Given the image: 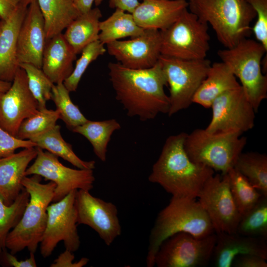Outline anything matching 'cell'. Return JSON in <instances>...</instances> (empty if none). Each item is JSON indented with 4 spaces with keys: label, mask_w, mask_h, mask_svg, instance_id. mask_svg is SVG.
<instances>
[{
    "label": "cell",
    "mask_w": 267,
    "mask_h": 267,
    "mask_svg": "<svg viewBox=\"0 0 267 267\" xmlns=\"http://www.w3.org/2000/svg\"><path fill=\"white\" fill-rule=\"evenodd\" d=\"M108 68L116 99L128 116L146 121L168 113L170 100L164 91L167 82L159 61L147 69H130L118 62H110Z\"/></svg>",
    "instance_id": "cell-1"
},
{
    "label": "cell",
    "mask_w": 267,
    "mask_h": 267,
    "mask_svg": "<svg viewBox=\"0 0 267 267\" xmlns=\"http://www.w3.org/2000/svg\"><path fill=\"white\" fill-rule=\"evenodd\" d=\"M186 134L182 132L166 139L148 180L172 196L196 199L214 170L190 159L184 148Z\"/></svg>",
    "instance_id": "cell-2"
},
{
    "label": "cell",
    "mask_w": 267,
    "mask_h": 267,
    "mask_svg": "<svg viewBox=\"0 0 267 267\" xmlns=\"http://www.w3.org/2000/svg\"><path fill=\"white\" fill-rule=\"evenodd\" d=\"M180 232L202 238L215 233L211 220L199 201L174 196L158 214L152 228L146 259L147 267L154 266L156 253L162 242Z\"/></svg>",
    "instance_id": "cell-3"
},
{
    "label": "cell",
    "mask_w": 267,
    "mask_h": 267,
    "mask_svg": "<svg viewBox=\"0 0 267 267\" xmlns=\"http://www.w3.org/2000/svg\"><path fill=\"white\" fill-rule=\"evenodd\" d=\"M42 177L33 175L25 176L22 184L29 194L28 203L16 225L9 232L5 247L15 254L27 248L35 253L45 229L47 208L52 202L55 184L52 181L42 183Z\"/></svg>",
    "instance_id": "cell-4"
},
{
    "label": "cell",
    "mask_w": 267,
    "mask_h": 267,
    "mask_svg": "<svg viewBox=\"0 0 267 267\" xmlns=\"http://www.w3.org/2000/svg\"><path fill=\"white\" fill-rule=\"evenodd\" d=\"M191 12L210 24L219 41L231 48L246 39L256 15L246 0H188Z\"/></svg>",
    "instance_id": "cell-5"
},
{
    "label": "cell",
    "mask_w": 267,
    "mask_h": 267,
    "mask_svg": "<svg viewBox=\"0 0 267 267\" xmlns=\"http://www.w3.org/2000/svg\"><path fill=\"white\" fill-rule=\"evenodd\" d=\"M267 50L259 42L247 38L231 48L219 50L218 55L240 83L256 112L267 97V76L262 61Z\"/></svg>",
    "instance_id": "cell-6"
},
{
    "label": "cell",
    "mask_w": 267,
    "mask_h": 267,
    "mask_svg": "<svg viewBox=\"0 0 267 267\" xmlns=\"http://www.w3.org/2000/svg\"><path fill=\"white\" fill-rule=\"evenodd\" d=\"M241 135L234 132L211 134L197 129L186 134L184 148L193 162L224 175L233 168L246 146L247 138Z\"/></svg>",
    "instance_id": "cell-7"
},
{
    "label": "cell",
    "mask_w": 267,
    "mask_h": 267,
    "mask_svg": "<svg viewBox=\"0 0 267 267\" xmlns=\"http://www.w3.org/2000/svg\"><path fill=\"white\" fill-rule=\"evenodd\" d=\"M208 25L186 8L171 26L160 31L161 55L185 60L206 58L210 49Z\"/></svg>",
    "instance_id": "cell-8"
},
{
    "label": "cell",
    "mask_w": 267,
    "mask_h": 267,
    "mask_svg": "<svg viewBox=\"0 0 267 267\" xmlns=\"http://www.w3.org/2000/svg\"><path fill=\"white\" fill-rule=\"evenodd\" d=\"M159 62L169 87V117L187 108L211 65L206 58L185 60L161 55Z\"/></svg>",
    "instance_id": "cell-9"
},
{
    "label": "cell",
    "mask_w": 267,
    "mask_h": 267,
    "mask_svg": "<svg viewBox=\"0 0 267 267\" xmlns=\"http://www.w3.org/2000/svg\"><path fill=\"white\" fill-rule=\"evenodd\" d=\"M216 233L202 237L180 232L164 240L154 258L157 267H199L211 260L216 242Z\"/></svg>",
    "instance_id": "cell-10"
},
{
    "label": "cell",
    "mask_w": 267,
    "mask_h": 267,
    "mask_svg": "<svg viewBox=\"0 0 267 267\" xmlns=\"http://www.w3.org/2000/svg\"><path fill=\"white\" fill-rule=\"evenodd\" d=\"M77 190L71 191L63 199L49 204L47 208L46 227L40 243L41 254L44 258L51 255L60 241L63 242L65 249L73 252L80 247L75 205Z\"/></svg>",
    "instance_id": "cell-11"
},
{
    "label": "cell",
    "mask_w": 267,
    "mask_h": 267,
    "mask_svg": "<svg viewBox=\"0 0 267 267\" xmlns=\"http://www.w3.org/2000/svg\"><path fill=\"white\" fill-rule=\"evenodd\" d=\"M36 147L37 156L27 169L25 176L39 175L55 183L53 202L60 201L72 190L90 191L93 188L95 181L93 170L67 167L60 162L57 156Z\"/></svg>",
    "instance_id": "cell-12"
},
{
    "label": "cell",
    "mask_w": 267,
    "mask_h": 267,
    "mask_svg": "<svg viewBox=\"0 0 267 267\" xmlns=\"http://www.w3.org/2000/svg\"><path fill=\"white\" fill-rule=\"evenodd\" d=\"M211 107L212 119L205 129L209 133L242 134L254 126L256 111L241 86L221 94Z\"/></svg>",
    "instance_id": "cell-13"
},
{
    "label": "cell",
    "mask_w": 267,
    "mask_h": 267,
    "mask_svg": "<svg viewBox=\"0 0 267 267\" xmlns=\"http://www.w3.org/2000/svg\"><path fill=\"white\" fill-rule=\"evenodd\" d=\"M198 198L211 220L215 233H236L241 216L231 195L227 174L214 175L210 177L203 185Z\"/></svg>",
    "instance_id": "cell-14"
},
{
    "label": "cell",
    "mask_w": 267,
    "mask_h": 267,
    "mask_svg": "<svg viewBox=\"0 0 267 267\" xmlns=\"http://www.w3.org/2000/svg\"><path fill=\"white\" fill-rule=\"evenodd\" d=\"M75 205L77 223L93 229L107 246L121 234L122 228L115 205L92 195L89 191L79 189Z\"/></svg>",
    "instance_id": "cell-15"
},
{
    "label": "cell",
    "mask_w": 267,
    "mask_h": 267,
    "mask_svg": "<svg viewBox=\"0 0 267 267\" xmlns=\"http://www.w3.org/2000/svg\"><path fill=\"white\" fill-rule=\"evenodd\" d=\"M39 110L38 103L28 88L26 73L19 67L10 88L0 92V126L16 136L23 121Z\"/></svg>",
    "instance_id": "cell-16"
},
{
    "label": "cell",
    "mask_w": 267,
    "mask_h": 267,
    "mask_svg": "<svg viewBox=\"0 0 267 267\" xmlns=\"http://www.w3.org/2000/svg\"><path fill=\"white\" fill-rule=\"evenodd\" d=\"M106 45L108 54L128 68L143 69L156 64L161 56L160 31L145 29L139 36Z\"/></svg>",
    "instance_id": "cell-17"
},
{
    "label": "cell",
    "mask_w": 267,
    "mask_h": 267,
    "mask_svg": "<svg viewBox=\"0 0 267 267\" xmlns=\"http://www.w3.org/2000/svg\"><path fill=\"white\" fill-rule=\"evenodd\" d=\"M46 41L44 20L37 0L27 7L17 38V58L20 64L29 63L40 68Z\"/></svg>",
    "instance_id": "cell-18"
},
{
    "label": "cell",
    "mask_w": 267,
    "mask_h": 267,
    "mask_svg": "<svg viewBox=\"0 0 267 267\" xmlns=\"http://www.w3.org/2000/svg\"><path fill=\"white\" fill-rule=\"evenodd\" d=\"M216 242L211 260L217 267H230L234 259L245 254L255 255L267 260V239L237 233H216Z\"/></svg>",
    "instance_id": "cell-19"
},
{
    "label": "cell",
    "mask_w": 267,
    "mask_h": 267,
    "mask_svg": "<svg viewBox=\"0 0 267 267\" xmlns=\"http://www.w3.org/2000/svg\"><path fill=\"white\" fill-rule=\"evenodd\" d=\"M37 155L35 146L0 158V198L5 205L12 204L24 189L22 179L30 163Z\"/></svg>",
    "instance_id": "cell-20"
},
{
    "label": "cell",
    "mask_w": 267,
    "mask_h": 267,
    "mask_svg": "<svg viewBox=\"0 0 267 267\" xmlns=\"http://www.w3.org/2000/svg\"><path fill=\"white\" fill-rule=\"evenodd\" d=\"M132 13L143 29L163 31L171 26L187 8L186 0H141Z\"/></svg>",
    "instance_id": "cell-21"
},
{
    "label": "cell",
    "mask_w": 267,
    "mask_h": 267,
    "mask_svg": "<svg viewBox=\"0 0 267 267\" xmlns=\"http://www.w3.org/2000/svg\"><path fill=\"white\" fill-rule=\"evenodd\" d=\"M27 7L20 4L0 28V80L12 82L19 68L17 38Z\"/></svg>",
    "instance_id": "cell-22"
},
{
    "label": "cell",
    "mask_w": 267,
    "mask_h": 267,
    "mask_svg": "<svg viewBox=\"0 0 267 267\" xmlns=\"http://www.w3.org/2000/svg\"><path fill=\"white\" fill-rule=\"evenodd\" d=\"M76 56L63 34H58L46 40L41 69L54 84L63 83L73 70Z\"/></svg>",
    "instance_id": "cell-23"
},
{
    "label": "cell",
    "mask_w": 267,
    "mask_h": 267,
    "mask_svg": "<svg viewBox=\"0 0 267 267\" xmlns=\"http://www.w3.org/2000/svg\"><path fill=\"white\" fill-rule=\"evenodd\" d=\"M240 86L225 63L215 62L211 64L205 79L194 94L192 103L209 108L221 94Z\"/></svg>",
    "instance_id": "cell-24"
},
{
    "label": "cell",
    "mask_w": 267,
    "mask_h": 267,
    "mask_svg": "<svg viewBox=\"0 0 267 267\" xmlns=\"http://www.w3.org/2000/svg\"><path fill=\"white\" fill-rule=\"evenodd\" d=\"M102 16L101 10L96 6L81 14L66 28L64 37L76 54L98 40Z\"/></svg>",
    "instance_id": "cell-25"
},
{
    "label": "cell",
    "mask_w": 267,
    "mask_h": 267,
    "mask_svg": "<svg viewBox=\"0 0 267 267\" xmlns=\"http://www.w3.org/2000/svg\"><path fill=\"white\" fill-rule=\"evenodd\" d=\"M42 14L46 40L62 33L81 13L72 0H36Z\"/></svg>",
    "instance_id": "cell-26"
},
{
    "label": "cell",
    "mask_w": 267,
    "mask_h": 267,
    "mask_svg": "<svg viewBox=\"0 0 267 267\" xmlns=\"http://www.w3.org/2000/svg\"><path fill=\"white\" fill-rule=\"evenodd\" d=\"M30 140L36 144V147L62 158L78 169L93 170L95 167L94 161L83 160L75 154L72 145L62 137L60 127L58 125Z\"/></svg>",
    "instance_id": "cell-27"
},
{
    "label": "cell",
    "mask_w": 267,
    "mask_h": 267,
    "mask_svg": "<svg viewBox=\"0 0 267 267\" xmlns=\"http://www.w3.org/2000/svg\"><path fill=\"white\" fill-rule=\"evenodd\" d=\"M99 28L98 40L104 45L125 38L139 36L145 30L137 24L132 13L119 9L100 21Z\"/></svg>",
    "instance_id": "cell-28"
},
{
    "label": "cell",
    "mask_w": 267,
    "mask_h": 267,
    "mask_svg": "<svg viewBox=\"0 0 267 267\" xmlns=\"http://www.w3.org/2000/svg\"><path fill=\"white\" fill-rule=\"evenodd\" d=\"M121 128L120 124L115 119L99 121L88 120L72 131L87 138L91 144L97 157L102 162H105L107 147L111 136Z\"/></svg>",
    "instance_id": "cell-29"
},
{
    "label": "cell",
    "mask_w": 267,
    "mask_h": 267,
    "mask_svg": "<svg viewBox=\"0 0 267 267\" xmlns=\"http://www.w3.org/2000/svg\"><path fill=\"white\" fill-rule=\"evenodd\" d=\"M233 168L243 175L263 195L267 197V156L266 154L242 152Z\"/></svg>",
    "instance_id": "cell-30"
},
{
    "label": "cell",
    "mask_w": 267,
    "mask_h": 267,
    "mask_svg": "<svg viewBox=\"0 0 267 267\" xmlns=\"http://www.w3.org/2000/svg\"><path fill=\"white\" fill-rule=\"evenodd\" d=\"M227 174L231 195L242 216L255 206L264 195L234 168H231Z\"/></svg>",
    "instance_id": "cell-31"
},
{
    "label": "cell",
    "mask_w": 267,
    "mask_h": 267,
    "mask_svg": "<svg viewBox=\"0 0 267 267\" xmlns=\"http://www.w3.org/2000/svg\"><path fill=\"white\" fill-rule=\"evenodd\" d=\"M236 233L267 240V197L262 196L255 206L241 216Z\"/></svg>",
    "instance_id": "cell-32"
},
{
    "label": "cell",
    "mask_w": 267,
    "mask_h": 267,
    "mask_svg": "<svg viewBox=\"0 0 267 267\" xmlns=\"http://www.w3.org/2000/svg\"><path fill=\"white\" fill-rule=\"evenodd\" d=\"M69 93L63 83L54 84L52 89L51 99L59 112L60 119L69 129L72 130L88 120L79 107L73 102Z\"/></svg>",
    "instance_id": "cell-33"
},
{
    "label": "cell",
    "mask_w": 267,
    "mask_h": 267,
    "mask_svg": "<svg viewBox=\"0 0 267 267\" xmlns=\"http://www.w3.org/2000/svg\"><path fill=\"white\" fill-rule=\"evenodd\" d=\"M29 199V194L25 189L10 205H5L0 198V254L6 249L7 237L19 222Z\"/></svg>",
    "instance_id": "cell-34"
},
{
    "label": "cell",
    "mask_w": 267,
    "mask_h": 267,
    "mask_svg": "<svg viewBox=\"0 0 267 267\" xmlns=\"http://www.w3.org/2000/svg\"><path fill=\"white\" fill-rule=\"evenodd\" d=\"M59 119V112L56 109L46 108L39 109L35 114L23 121L16 137L21 139L30 140L54 127Z\"/></svg>",
    "instance_id": "cell-35"
},
{
    "label": "cell",
    "mask_w": 267,
    "mask_h": 267,
    "mask_svg": "<svg viewBox=\"0 0 267 267\" xmlns=\"http://www.w3.org/2000/svg\"><path fill=\"white\" fill-rule=\"evenodd\" d=\"M19 66L26 73L28 88L37 101L39 109L46 108L47 101L51 99L54 84L41 68L29 63H21Z\"/></svg>",
    "instance_id": "cell-36"
},
{
    "label": "cell",
    "mask_w": 267,
    "mask_h": 267,
    "mask_svg": "<svg viewBox=\"0 0 267 267\" xmlns=\"http://www.w3.org/2000/svg\"><path fill=\"white\" fill-rule=\"evenodd\" d=\"M106 51L105 45L99 40L89 44L83 49L71 74L63 82L70 92L77 90L80 80L89 66Z\"/></svg>",
    "instance_id": "cell-37"
},
{
    "label": "cell",
    "mask_w": 267,
    "mask_h": 267,
    "mask_svg": "<svg viewBox=\"0 0 267 267\" xmlns=\"http://www.w3.org/2000/svg\"><path fill=\"white\" fill-rule=\"evenodd\" d=\"M255 11L256 21L252 29L258 42L267 50V0H246Z\"/></svg>",
    "instance_id": "cell-38"
},
{
    "label": "cell",
    "mask_w": 267,
    "mask_h": 267,
    "mask_svg": "<svg viewBox=\"0 0 267 267\" xmlns=\"http://www.w3.org/2000/svg\"><path fill=\"white\" fill-rule=\"evenodd\" d=\"M36 146L30 140H23L14 136L0 126V158L9 156L18 148Z\"/></svg>",
    "instance_id": "cell-39"
},
{
    "label": "cell",
    "mask_w": 267,
    "mask_h": 267,
    "mask_svg": "<svg viewBox=\"0 0 267 267\" xmlns=\"http://www.w3.org/2000/svg\"><path fill=\"white\" fill-rule=\"evenodd\" d=\"M30 257L25 260H18L14 255L7 251L6 248L0 254V264L10 267H36L37 266L35 253L30 252Z\"/></svg>",
    "instance_id": "cell-40"
},
{
    "label": "cell",
    "mask_w": 267,
    "mask_h": 267,
    "mask_svg": "<svg viewBox=\"0 0 267 267\" xmlns=\"http://www.w3.org/2000/svg\"><path fill=\"white\" fill-rule=\"evenodd\" d=\"M75 256L73 252L65 249L54 261L50 267H83L89 262V259L86 257L82 258L79 261L73 262Z\"/></svg>",
    "instance_id": "cell-41"
},
{
    "label": "cell",
    "mask_w": 267,
    "mask_h": 267,
    "mask_svg": "<svg viewBox=\"0 0 267 267\" xmlns=\"http://www.w3.org/2000/svg\"><path fill=\"white\" fill-rule=\"evenodd\" d=\"M267 260L255 255H240L234 259L232 266L235 267H267Z\"/></svg>",
    "instance_id": "cell-42"
},
{
    "label": "cell",
    "mask_w": 267,
    "mask_h": 267,
    "mask_svg": "<svg viewBox=\"0 0 267 267\" xmlns=\"http://www.w3.org/2000/svg\"><path fill=\"white\" fill-rule=\"evenodd\" d=\"M139 3L138 0H110L109 5L132 14Z\"/></svg>",
    "instance_id": "cell-43"
},
{
    "label": "cell",
    "mask_w": 267,
    "mask_h": 267,
    "mask_svg": "<svg viewBox=\"0 0 267 267\" xmlns=\"http://www.w3.org/2000/svg\"><path fill=\"white\" fill-rule=\"evenodd\" d=\"M20 4V0H0V18L7 19Z\"/></svg>",
    "instance_id": "cell-44"
},
{
    "label": "cell",
    "mask_w": 267,
    "mask_h": 267,
    "mask_svg": "<svg viewBox=\"0 0 267 267\" xmlns=\"http://www.w3.org/2000/svg\"><path fill=\"white\" fill-rule=\"evenodd\" d=\"M81 14L86 13L92 8L94 0H72Z\"/></svg>",
    "instance_id": "cell-45"
},
{
    "label": "cell",
    "mask_w": 267,
    "mask_h": 267,
    "mask_svg": "<svg viewBox=\"0 0 267 267\" xmlns=\"http://www.w3.org/2000/svg\"><path fill=\"white\" fill-rule=\"evenodd\" d=\"M12 82L0 80V92L6 91L10 88Z\"/></svg>",
    "instance_id": "cell-46"
},
{
    "label": "cell",
    "mask_w": 267,
    "mask_h": 267,
    "mask_svg": "<svg viewBox=\"0 0 267 267\" xmlns=\"http://www.w3.org/2000/svg\"><path fill=\"white\" fill-rule=\"evenodd\" d=\"M34 0H20V4L24 6L28 7Z\"/></svg>",
    "instance_id": "cell-47"
},
{
    "label": "cell",
    "mask_w": 267,
    "mask_h": 267,
    "mask_svg": "<svg viewBox=\"0 0 267 267\" xmlns=\"http://www.w3.org/2000/svg\"><path fill=\"white\" fill-rule=\"evenodd\" d=\"M103 0H94V3L95 4V5L96 6H98V5H99L102 3Z\"/></svg>",
    "instance_id": "cell-48"
},
{
    "label": "cell",
    "mask_w": 267,
    "mask_h": 267,
    "mask_svg": "<svg viewBox=\"0 0 267 267\" xmlns=\"http://www.w3.org/2000/svg\"><path fill=\"white\" fill-rule=\"evenodd\" d=\"M2 20L0 18V28L2 24Z\"/></svg>",
    "instance_id": "cell-49"
}]
</instances>
